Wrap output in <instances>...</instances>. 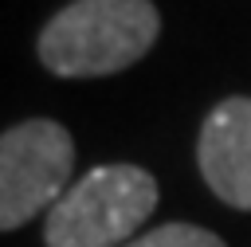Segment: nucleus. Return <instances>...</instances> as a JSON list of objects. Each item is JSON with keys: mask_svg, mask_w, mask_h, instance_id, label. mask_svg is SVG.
<instances>
[{"mask_svg": "<svg viewBox=\"0 0 251 247\" xmlns=\"http://www.w3.org/2000/svg\"><path fill=\"white\" fill-rule=\"evenodd\" d=\"M161 31L149 0H75L39 31V63L59 78H102L133 67Z\"/></svg>", "mask_w": 251, "mask_h": 247, "instance_id": "1", "label": "nucleus"}, {"mask_svg": "<svg viewBox=\"0 0 251 247\" xmlns=\"http://www.w3.org/2000/svg\"><path fill=\"white\" fill-rule=\"evenodd\" d=\"M157 208V180L141 165L82 173L43 220L47 247H126Z\"/></svg>", "mask_w": 251, "mask_h": 247, "instance_id": "2", "label": "nucleus"}, {"mask_svg": "<svg viewBox=\"0 0 251 247\" xmlns=\"http://www.w3.org/2000/svg\"><path fill=\"white\" fill-rule=\"evenodd\" d=\"M75 137L51 118L8 125L0 137V227L16 231L51 212L75 184Z\"/></svg>", "mask_w": 251, "mask_h": 247, "instance_id": "3", "label": "nucleus"}, {"mask_svg": "<svg viewBox=\"0 0 251 247\" xmlns=\"http://www.w3.org/2000/svg\"><path fill=\"white\" fill-rule=\"evenodd\" d=\"M196 165L208 188L224 204L251 212V98L247 94H231L212 106V114L200 125Z\"/></svg>", "mask_w": 251, "mask_h": 247, "instance_id": "4", "label": "nucleus"}, {"mask_svg": "<svg viewBox=\"0 0 251 247\" xmlns=\"http://www.w3.org/2000/svg\"><path fill=\"white\" fill-rule=\"evenodd\" d=\"M126 247H227V243H224L216 231L200 227V223H180V220H173V223H161V227L129 239Z\"/></svg>", "mask_w": 251, "mask_h": 247, "instance_id": "5", "label": "nucleus"}]
</instances>
